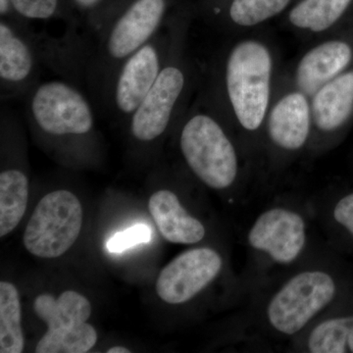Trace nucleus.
Segmentation results:
<instances>
[{
  "label": "nucleus",
  "mask_w": 353,
  "mask_h": 353,
  "mask_svg": "<svg viewBox=\"0 0 353 353\" xmlns=\"http://www.w3.org/2000/svg\"><path fill=\"white\" fill-rule=\"evenodd\" d=\"M292 0H229L226 7L212 9L221 28L230 34H245L285 12Z\"/></svg>",
  "instance_id": "nucleus-19"
},
{
  "label": "nucleus",
  "mask_w": 353,
  "mask_h": 353,
  "mask_svg": "<svg viewBox=\"0 0 353 353\" xmlns=\"http://www.w3.org/2000/svg\"><path fill=\"white\" fill-rule=\"evenodd\" d=\"M34 309L48 326L36 352L85 353L97 343V331L85 323L92 314V305L83 294L67 290L57 299L41 294L34 299Z\"/></svg>",
  "instance_id": "nucleus-10"
},
{
  "label": "nucleus",
  "mask_w": 353,
  "mask_h": 353,
  "mask_svg": "<svg viewBox=\"0 0 353 353\" xmlns=\"http://www.w3.org/2000/svg\"><path fill=\"white\" fill-rule=\"evenodd\" d=\"M148 209L165 240L180 245H196L205 239V225L190 214L176 192L158 190L150 196Z\"/></svg>",
  "instance_id": "nucleus-17"
},
{
  "label": "nucleus",
  "mask_w": 353,
  "mask_h": 353,
  "mask_svg": "<svg viewBox=\"0 0 353 353\" xmlns=\"http://www.w3.org/2000/svg\"><path fill=\"white\" fill-rule=\"evenodd\" d=\"M175 129L183 161L197 180L216 192H243L255 165L226 121L201 92Z\"/></svg>",
  "instance_id": "nucleus-3"
},
{
  "label": "nucleus",
  "mask_w": 353,
  "mask_h": 353,
  "mask_svg": "<svg viewBox=\"0 0 353 353\" xmlns=\"http://www.w3.org/2000/svg\"><path fill=\"white\" fill-rule=\"evenodd\" d=\"M152 239V230L146 225H134L125 231L114 234L109 239L106 248L110 252H122L128 248L148 243Z\"/></svg>",
  "instance_id": "nucleus-23"
},
{
  "label": "nucleus",
  "mask_w": 353,
  "mask_h": 353,
  "mask_svg": "<svg viewBox=\"0 0 353 353\" xmlns=\"http://www.w3.org/2000/svg\"><path fill=\"white\" fill-rule=\"evenodd\" d=\"M313 137L311 97L281 73L262 134L261 161L280 173L307 155Z\"/></svg>",
  "instance_id": "nucleus-7"
},
{
  "label": "nucleus",
  "mask_w": 353,
  "mask_h": 353,
  "mask_svg": "<svg viewBox=\"0 0 353 353\" xmlns=\"http://www.w3.org/2000/svg\"><path fill=\"white\" fill-rule=\"evenodd\" d=\"M29 199V180L20 168L0 173V236L11 233L24 216Z\"/></svg>",
  "instance_id": "nucleus-20"
},
{
  "label": "nucleus",
  "mask_w": 353,
  "mask_h": 353,
  "mask_svg": "<svg viewBox=\"0 0 353 353\" xmlns=\"http://www.w3.org/2000/svg\"><path fill=\"white\" fill-rule=\"evenodd\" d=\"M170 44L163 67L139 108L128 121L130 137L152 145L166 136L192 103L196 72L189 53L190 21L187 15L168 21Z\"/></svg>",
  "instance_id": "nucleus-5"
},
{
  "label": "nucleus",
  "mask_w": 353,
  "mask_h": 353,
  "mask_svg": "<svg viewBox=\"0 0 353 353\" xmlns=\"http://www.w3.org/2000/svg\"><path fill=\"white\" fill-rule=\"evenodd\" d=\"M285 24L301 39L312 41L353 25V0H299Z\"/></svg>",
  "instance_id": "nucleus-16"
},
{
  "label": "nucleus",
  "mask_w": 353,
  "mask_h": 353,
  "mask_svg": "<svg viewBox=\"0 0 353 353\" xmlns=\"http://www.w3.org/2000/svg\"><path fill=\"white\" fill-rule=\"evenodd\" d=\"M16 14L25 20H51L61 13V0H11Z\"/></svg>",
  "instance_id": "nucleus-22"
},
{
  "label": "nucleus",
  "mask_w": 353,
  "mask_h": 353,
  "mask_svg": "<svg viewBox=\"0 0 353 353\" xmlns=\"http://www.w3.org/2000/svg\"><path fill=\"white\" fill-rule=\"evenodd\" d=\"M311 206L281 197L262 209L246 232L250 261L240 277L243 294L301 264L321 250L316 241Z\"/></svg>",
  "instance_id": "nucleus-4"
},
{
  "label": "nucleus",
  "mask_w": 353,
  "mask_h": 353,
  "mask_svg": "<svg viewBox=\"0 0 353 353\" xmlns=\"http://www.w3.org/2000/svg\"><path fill=\"white\" fill-rule=\"evenodd\" d=\"M108 353H129L131 352V350H128L126 347H111L110 350H108Z\"/></svg>",
  "instance_id": "nucleus-26"
},
{
  "label": "nucleus",
  "mask_w": 353,
  "mask_h": 353,
  "mask_svg": "<svg viewBox=\"0 0 353 353\" xmlns=\"http://www.w3.org/2000/svg\"><path fill=\"white\" fill-rule=\"evenodd\" d=\"M313 137L309 158L321 157L338 145L353 124V66L311 95Z\"/></svg>",
  "instance_id": "nucleus-13"
},
{
  "label": "nucleus",
  "mask_w": 353,
  "mask_h": 353,
  "mask_svg": "<svg viewBox=\"0 0 353 353\" xmlns=\"http://www.w3.org/2000/svg\"><path fill=\"white\" fill-rule=\"evenodd\" d=\"M225 267L224 255L216 248L201 246L185 250L160 272L158 296L172 305L190 303L219 278Z\"/></svg>",
  "instance_id": "nucleus-14"
},
{
  "label": "nucleus",
  "mask_w": 353,
  "mask_h": 353,
  "mask_svg": "<svg viewBox=\"0 0 353 353\" xmlns=\"http://www.w3.org/2000/svg\"><path fill=\"white\" fill-rule=\"evenodd\" d=\"M281 73L278 50L270 39L245 34L220 51L201 90L255 166L261 161L265 119Z\"/></svg>",
  "instance_id": "nucleus-1"
},
{
  "label": "nucleus",
  "mask_w": 353,
  "mask_h": 353,
  "mask_svg": "<svg viewBox=\"0 0 353 353\" xmlns=\"http://www.w3.org/2000/svg\"><path fill=\"white\" fill-rule=\"evenodd\" d=\"M339 290L338 277L320 250L248 294L245 330L253 338L290 343L333 307Z\"/></svg>",
  "instance_id": "nucleus-2"
},
{
  "label": "nucleus",
  "mask_w": 353,
  "mask_h": 353,
  "mask_svg": "<svg viewBox=\"0 0 353 353\" xmlns=\"http://www.w3.org/2000/svg\"><path fill=\"white\" fill-rule=\"evenodd\" d=\"M25 340L21 327L20 296L11 283H0V352L21 353Z\"/></svg>",
  "instance_id": "nucleus-21"
},
{
  "label": "nucleus",
  "mask_w": 353,
  "mask_h": 353,
  "mask_svg": "<svg viewBox=\"0 0 353 353\" xmlns=\"http://www.w3.org/2000/svg\"><path fill=\"white\" fill-rule=\"evenodd\" d=\"M169 0H132L97 32L85 76L97 101H103L116 70L166 24Z\"/></svg>",
  "instance_id": "nucleus-6"
},
{
  "label": "nucleus",
  "mask_w": 353,
  "mask_h": 353,
  "mask_svg": "<svg viewBox=\"0 0 353 353\" xmlns=\"http://www.w3.org/2000/svg\"><path fill=\"white\" fill-rule=\"evenodd\" d=\"M101 1L102 0H73L74 4L85 12H90L97 9Z\"/></svg>",
  "instance_id": "nucleus-25"
},
{
  "label": "nucleus",
  "mask_w": 353,
  "mask_h": 353,
  "mask_svg": "<svg viewBox=\"0 0 353 353\" xmlns=\"http://www.w3.org/2000/svg\"><path fill=\"white\" fill-rule=\"evenodd\" d=\"M290 348L304 353H353V314L327 311L290 341Z\"/></svg>",
  "instance_id": "nucleus-18"
},
{
  "label": "nucleus",
  "mask_w": 353,
  "mask_h": 353,
  "mask_svg": "<svg viewBox=\"0 0 353 353\" xmlns=\"http://www.w3.org/2000/svg\"><path fill=\"white\" fill-rule=\"evenodd\" d=\"M25 114L34 131L51 141H83L95 132L92 103L67 81L37 83L26 95Z\"/></svg>",
  "instance_id": "nucleus-8"
},
{
  "label": "nucleus",
  "mask_w": 353,
  "mask_h": 353,
  "mask_svg": "<svg viewBox=\"0 0 353 353\" xmlns=\"http://www.w3.org/2000/svg\"><path fill=\"white\" fill-rule=\"evenodd\" d=\"M25 19L0 21V95L25 99L39 83L41 52Z\"/></svg>",
  "instance_id": "nucleus-12"
},
{
  "label": "nucleus",
  "mask_w": 353,
  "mask_h": 353,
  "mask_svg": "<svg viewBox=\"0 0 353 353\" xmlns=\"http://www.w3.org/2000/svg\"><path fill=\"white\" fill-rule=\"evenodd\" d=\"M353 66V25L310 41L283 76L312 95L324 83Z\"/></svg>",
  "instance_id": "nucleus-15"
},
{
  "label": "nucleus",
  "mask_w": 353,
  "mask_h": 353,
  "mask_svg": "<svg viewBox=\"0 0 353 353\" xmlns=\"http://www.w3.org/2000/svg\"><path fill=\"white\" fill-rule=\"evenodd\" d=\"M324 217H328L333 224L341 228L353 239V192L336 199Z\"/></svg>",
  "instance_id": "nucleus-24"
},
{
  "label": "nucleus",
  "mask_w": 353,
  "mask_h": 353,
  "mask_svg": "<svg viewBox=\"0 0 353 353\" xmlns=\"http://www.w3.org/2000/svg\"><path fill=\"white\" fill-rule=\"evenodd\" d=\"M168 21L116 70L101 103L118 119L129 121L157 81L170 44Z\"/></svg>",
  "instance_id": "nucleus-9"
},
{
  "label": "nucleus",
  "mask_w": 353,
  "mask_h": 353,
  "mask_svg": "<svg viewBox=\"0 0 353 353\" xmlns=\"http://www.w3.org/2000/svg\"><path fill=\"white\" fill-rule=\"evenodd\" d=\"M83 226V208L69 190L50 192L39 202L24 234L28 252L41 259L61 256L76 243Z\"/></svg>",
  "instance_id": "nucleus-11"
}]
</instances>
